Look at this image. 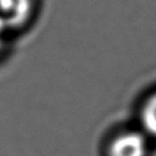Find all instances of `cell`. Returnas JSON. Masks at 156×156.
Masks as SVG:
<instances>
[{
  "label": "cell",
  "instance_id": "7a4b0ae2",
  "mask_svg": "<svg viewBox=\"0 0 156 156\" xmlns=\"http://www.w3.org/2000/svg\"><path fill=\"white\" fill-rule=\"evenodd\" d=\"M37 11L38 0H0V23L17 38L33 24Z\"/></svg>",
  "mask_w": 156,
  "mask_h": 156
},
{
  "label": "cell",
  "instance_id": "6da1fadb",
  "mask_svg": "<svg viewBox=\"0 0 156 156\" xmlns=\"http://www.w3.org/2000/svg\"><path fill=\"white\" fill-rule=\"evenodd\" d=\"M152 141L138 127H123L111 133L104 144V156H150Z\"/></svg>",
  "mask_w": 156,
  "mask_h": 156
},
{
  "label": "cell",
  "instance_id": "3957f363",
  "mask_svg": "<svg viewBox=\"0 0 156 156\" xmlns=\"http://www.w3.org/2000/svg\"><path fill=\"white\" fill-rule=\"evenodd\" d=\"M144 134L156 143V88L147 93L138 106V124Z\"/></svg>",
  "mask_w": 156,
  "mask_h": 156
},
{
  "label": "cell",
  "instance_id": "277c9868",
  "mask_svg": "<svg viewBox=\"0 0 156 156\" xmlns=\"http://www.w3.org/2000/svg\"><path fill=\"white\" fill-rule=\"evenodd\" d=\"M15 40L16 37L0 23V63L9 57Z\"/></svg>",
  "mask_w": 156,
  "mask_h": 156
}]
</instances>
